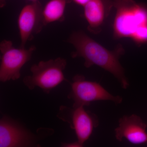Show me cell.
<instances>
[{"label": "cell", "mask_w": 147, "mask_h": 147, "mask_svg": "<svg viewBox=\"0 0 147 147\" xmlns=\"http://www.w3.org/2000/svg\"><path fill=\"white\" fill-rule=\"evenodd\" d=\"M6 4V0H0V7L3 8Z\"/></svg>", "instance_id": "5bb4252c"}, {"label": "cell", "mask_w": 147, "mask_h": 147, "mask_svg": "<svg viewBox=\"0 0 147 147\" xmlns=\"http://www.w3.org/2000/svg\"><path fill=\"white\" fill-rule=\"evenodd\" d=\"M147 127L146 123L139 116H124L119 119L115 136L120 142L125 139L133 144H147Z\"/></svg>", "instance_id": "9c48e42d"}, {"label": "cell", "mask_w": 147, "mask_h": 147, "mask_svg": "<svg viewBox=\"0 0 147 147\" xmlns=\"http://www.w3.org/2000/svg\"><path fill=\"white\" fill-rule=\"evenodd\" d=\"M61 146L63 147H82L84 146L78 141L70 143H61Z\"/></svg>", "instance_id": "7c38bea8"}, {"label": "cell", "mask_w": 147, "mask_h": 147, "mask_svg": "<svg viewBox=\"0 0 147 147\" xmlns=\"http://www.w3.org/2000/svg\"><path fill=\"white\" fill-rule=\"evenodd\" d=\"M35 46L28 49L13 47L12 41L4 40L0 43L1 64L0 81L5 83L18 80L21 77V70L31 59L35 51Z\"/></svg>", "instance_id": "8992f818"}, {"label": "cell", "mask_w": 147, "mask_h": 147, "mask_svg": "<svg viewBox=\"0 0 147 147\" xmlns=\"http://www.w3.org/2000/svg\"><path fill=\"white\" fill-rule=\"evenodd\" d=\"M116 13L113 23L115 38L132 39L137 32L147 26V7L134 0H114Z\"/></svg>", "instance_id": "7a4b0ae2"}, {"label": "cell", "mask_w": 147, "mask_h": 147, "mask_svg": "<svg viewBox=\"0 0 147 147\" xmlns=\"http://www.w3.org/2000/svg\"><path fill=\"white\" fill-rule=\"evenodd\" d=\"M113 1L90 0L84 7L88 29L93 34H98L101 31L102 24L113 7Z\"/></svg>", "instance_id": "30bf717a"}, {"label": "cell", "mask_w": 147, "mask_h": 147, "mask_svg": "<svg viewBox=\"0 0 147 147\" xmlns=\"http://www.w3.org/2000/svg\"><path fill=\"white\" fill-rule=\"evenodd\" d=\"M28 1H31V2H34L38 1V0H28Z\"/></svg>", "instance_id": "9a60e30c"}, {"label": "cell", "mask_w": 147, "mask_h": 147, "mask_svg": "<svg viewBox=\"0 0 147 147\" xmlns=\"http://www.w3.org/2000/svg\"><path fill=\"white\" fill-rule=\"evenodd\" d=\"M43 7L38 0L22 8L18 18V26L21 38V47L25 48L27 42L45 26L42 16Z\"/></svg>", "instance_id": "ba28073f"}, {"label": "cell", "mask_w": 147, "mask_h": 147, "mask_svg": "<svg viewBox=\"0 0 147 147\" xmlns=\"http://www.w3.org/2000/svg\"><path fill=\"white\" fill-rule=\"evenodd\" d=\"M90 0H72L76 4L84 7Z\"/></svg>", "instance_id": "4fadbf2b"}, {"label": "cell", "mask_w": 147, "mask_h": 147, "mask_svg": "<svg viewBox=\"0 0 147 147\" xmlns=\"http://www.w3.org/2000/svg\"><path fill=\"white\" fill-rule=\"evenodd\" d=\"M70 84L71 91L67 98L73 100V107L89 106L92 102L99 100H109L117 104L122 102V97L113 95L99 83L86 80L83 75H75Z\"/></svg>", "instance_id": "5b68a950"}, {"label": "cell", "mask_w": 147, "mask_h": 147, "mask_svg": "<svg viewBox=\"0 0 147 147\" xmlns=\"http://www.w3.org/2000/svg\"><path fill=\"white\" fill-rule=\"evenodd\" d=\"M72 0H50L42 9L45 26L56 22L64 21L66 7Z\"/></svg>", "instance_id": "8fae6325"}, {"label": "cell", "mask_w": 147, "mask_h": 147, "mask_svg": "<svg viewBox=\"0 0 147 147\" xmlns=\"http://www.w3.org/2000/svg\"><path fill=\"white\" fill-rule=\"evenodd\" d=\"M67 42L75 49L71 53V57L83 58L85 60V67L89 68L92 66L97 65L112 74L124 89L129 86L124 69L119 62L120 58L125 53L122 46L119 45L115 50L110 51L82 31L74 32Z\"/></svg>", "instance_id": "6da1fadb"}, {"label": "cell", "mask_w": 147, "mask_h": 147, "mask_svg": "<svg viewBox=\"0 0 147 147\" xmlns=\"http://www.w3.org/2000/svg\"><path fill=\"white\" fill-rule=\"evenodd\" d=\"M57 117L69 125L75 131L77 141L83 146L99 124L97 116L83 106L71 108L61 105Z\"/></svg>", "instance_id": "52a82bcc"}, {"label": "cell", "mask_w": 147, "mask_h": 147, "mask_svg": "<svg viewBox=\"0 0 147 147\" xmlns=\"http://www.w3.org/2000/svg\"><path fill=\"white\" fill-rule=\"evenodd\" d=\"M53 129L40 128L37 134L7 116L0 120V147H39L38 142L54 133Z\"/></svg>", "instance_id": "277c9868"}, {"label": "cell", "mask_w": 147, "mask_h": 147, "mask_svg": "<svg viewBox=\"0 0 147 147\" xmlns=\"http://www.w3.org/2000/svg\"><path fill=\"white\" fill-rule=\"evenodd\" d=\"M67 65L66 59L61 57L40 61L31 67L32 75L25 76L23 83L30 90L38 87L49 94L63 82H68L64 73Z\"/></svg>", "instance_id": "3957f363"}]
</instances>
